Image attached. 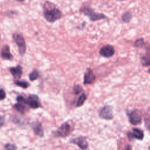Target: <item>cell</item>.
Returning a JSON list of instances; mask_svg holds the SVG:
<instances>
[{"label":"cell","instance_id":"cell-1","mask_svg":"<svg viewBox=\"0 0 150 150\" xmlns=\"http://www.w3.org/2000/svg\"><path fill=\"white\" fill-rule=\"evenodd\" d=\"M43 17L49 23H54L62 17V11L56 5L49 1H46L43 4Z\"/></svg>","mask_w":150,"mask_h":150},{"label":"cell","instance_id":"cell-2","mask_svg":"<svg viewBox=\"0 0 150 150\" xmlns=\"http://www.w3.org/2000/svg\"><path fill=\"white\" fill-rule=\"evenodd\" d=\"M80 11L85 16L88 17L90 21L91 22H96L107 18V16H105L104 13L96 12L93 9L89 7H84L81 9Z\"/></svg>","mask_w":150,"mask_h":150},{"label":"cell","instance_id":"cell-3","mask_svg":"<svg viewBox=\"0 0 150 150\" xmlns=\"http://www.w3.org/2000/svg\"><path fill=\"white\" fill-rule=\"evenodd\" d=\"M13 39L18 47L19 53L21 55L24 54L26 50V47L25 40L23 37L19 34L15 33L13 35Z\"/></svg>","mask_w":150,"mask_h":150},{"label":"cell","instance_id":"cell-4","mask_svg":"<svg viewBox=\"0 0 150 150\" xmlns=\"http://www.w3.org/2000/svg\"><path fill=\"white\" fill-rule=\"evenodd\" d=\"M71 131V125L68 122L63 123L56 131V135L61 137H65L69 135Z\"/></svg>","mask_w":150,"mask_h":150},{"label":"cell","instance_id":"cell-5","mask_svg":"<svg viewBox=\"0 0 150 150\" xmlns=\"http://www.w3.org/2000/svg\"><path fill=\"white\" fill-rule=\"evenodd\" d=\"M99 53L101 56L106 58H110L114 54L115 49L112 46L110 45H107L103 46L100 49Z\"/></svg>","mask_w":150,"mask_h":150},{"label":"cell","instance_id":"cell-6","mask_svg":"<svg viewBox=\"0 0 150 150\" xmlns=\"http://www.w3.org/2000/svg\"><path fill=\"white\" fill-rule=\"evenodd\" d=\"M99 116L103 119L111 120L113 118L112 112V107L109 105H106L103 107L99 113Z\"/></svg>","mask_w":150,"mask_h":150},{"label":"cell","instance_id":"cell-7","mask_svg":"<svg viewBox=\"0 0 150 150\" xmlns=\"http://www.w3.org/2000/svg\"><path fill=\"white\" fill-rule=\"evenodd\" d=\"M129 121L130 123L132 125H138L141 122L142 119L141 115L137 110H134L131 111L129 115Z\"/></svg>","mask_w":150,"mask_h":150},{"label":"cell","instance_id":"cell-8","mask_svg":"<svg viewBox=\"0 0 150 150\" xmlns=\"http://www.w3.org/2000/svg\"><path fill=\"white\" fill-rule=\"evenodd\" d=\"M27 104L32 108H38L40 105V102L39 97L36 95H30L26 99Z\"/></svg>","mask_w":150,"mask_h":150},{"label":"cell","instance_id":"cell-9","mask_svg":"<svg viewBox=\"0 0 150 150\" xmlns=\"http://www.w3.org/2000/svg\"><path fill=\"white\" fill-rule=\"evenodd\" d=\"M96 79V76L94 74L92 70L90 68H88L84 76L83 83L84 84H88L92 83Z\"/></svg>","mask_w":150,"mask_h":150},{"label":"cell","instance_id":"cell-10","mask_svg":"<svg viewBox=\"0 0 150 150\" xmlns=\"http://www.w3.org/2000/svg\"><path fill=\"white\" fill-rule=\"evenodd\" d=\"M71 142L74 144H76L82 149H84L88 146V142L84 137H80L76 138H74L71 141Z\"/></svg>","mask_w":150,"mask_h":150},{"label":"cell","instance_id":"cell-11","mask_svg":"<svg viewBox=\"0 0 150 150\" xmlns=\"http://www.w3.org/2000/svg\"><path fill=\"white\" fill-rule=\"evenodd\" d=\"M10 71L15 79H19L22 74V68L18 65L15 67H11Z\"/></svg>","mask_w":150,"mask_h":150},{"label":"cell","instance_id":"cell-12","mask_svg":"<svg viewBox=\"0 0 150 150\" xmlns=\"http://www.w3.org/2000/svg\"><path fill=\"white\" fill-rule=\"evenodd\" d=\"M33 129L35 132V133L39 135V137H43V128L42 126V124L40 122L37 121L35 123H33L32 125Z\"/></svg>","mask_w":150,"mask_h":150},{"label":"cell","instance_id":"cell-13","mask_svg":"<svg viewBox=\"0 0 150 150\" xmlns=\"http://www.w3.org/2000/svg\"><path fill=\"white\" fill-rule=\"evenodd\" d=\"M131 137H134L135 139L142 140L144 138V135L142 130L138 128H134L132 129V132L131 134Z\"/></svg>","mask_w":150,"mask_h":150},{"label":"cell","instance_id":"cell-14","mask_svg":"<svg viewBox=\"0 0 150 150\" xmlns=\"http://www.w3.org/2000/svg\"><path fill=\"white\" fill-rule=\"evenodd\" d=\"M1 56L5 59H12L13 56L10 52L9 47L8 46L5 45L1 50Z\"/></svg>","mask_w":150,"mask_h":150},{"label":"cell","instance_id":"cell-15","mask_svg":"<svg viewBox=\"0 0 150 150\" xmlns=\"http://www.w3.org/2000/svg\"><path fill=\"white\" fill-rule=\"evenodd\" d=\"M132 14L129 12H125L121 15V20L123 22L129 23L132 19Z\"/></svg>","mask_w":150,"mask_h":150},{"label":"cell","instance_id":"cell-16","mask_svg":"<svg viewBox=\"0 0 150 150\" xmlns=\"http://www.w3.org/2000/svg\"><path fill=\"white\" fill-rule=\"evenodd\" d=\"M134 46L135 47H138V48H142L144 46H145V43L144 42V39L142 38H138V39H137L134 43Z\"/></svg>","mask_w":150,"mask_h":150},{"label":"cell","instance_id":"cell-17","mask_svg":"<svg viewBox=\"0 0 150 150\" xmlns=\"http://www.w3.org/2000/svg\"><path fill=\"white\" fill-rule=\"evenodd\" d=\"M13 107L19 112L21 113H23L25 111V107L23 105V104L18 103L17 104H15L13 106Z\"/></svg>","mask_w":150,"mask_h":150},{"label":"cell","instance_id":"cell-18","mask_svg":"<svg viewBox=\"0 0 150 150\" xmlns=\"http://www.w3.org/2000/svg\"><path fill=\"white\" fill-rule=\"evenodd\" d=\"M87 98V96L86 95L84 94V93H83L80 95V96L79 97L78 100H77V107H80V106H81L83 103H84V101H86Z\"/></svg>","mask_w":150,"mask_h":150},{"label":"cell","instance_id":"cell-19","mask_svg":"<svg viewBox=\"0 0 150 150\" xmlns=\"http://www.w3.org/2000/svg\"><path fill=\"white\" fill-rule=\"evenodd\" d=\"M39 72L36 70H33L30 74H29V79L31 81H34L37 79L39 77Z\"/></svg>","mask_w":150,"mask_h":150},{"label":"cell","instance_id":"cell-20","mask_svg":"<svg viewBox=\"0 0 150 150\" xmlns=\"http://www.w3.org/2000/svg\"><path fill=\"white\" fill-rule=\"evenodd\" d=\"M15 83L16 85H18V86H19L22 87V88H27V87L29 86V83H28L27 81H19V80H16V81H15Z\"/></svg>","mask_w":150,"mask_h":150},{"label":"cell","instance_id":"cell-21","mask_svg":"<svg viewBox=\"0 0 150 150\" xmlns=\"http://www.w3.org/2000/svg\"><path fill=\"white\" fill-rule=\"evenodd\" d=\"M141 63L144 66H148L149 65V56H143L141 59Z\"/></svg>","mask_w":150,"mask_h":150},{"label":"cell","instance_id":"cell-22","mask_svg":"<svg viewBox=\"0 0 150 150\" xmlns=\"http://www.w3.org/2000/svg\"><path fill=\"white\" fill-rule=\"evenodd\" d=\"M81 90H82V88L79 85H76L73 88V91L76 94H79Z\"/></svg>","mask_w":150,"mask_h":150},{"label":"cell","instance_id":"cell-23","mask_svg":"<svg viewBox=\"0 0 150 150\" xmlns=\"http://www.w3.org/2000/svg\"><path fill=\"white\" fill-rule=\"evenodd\" d=\"M16 99H17V101L20 103H22V104H27L26 99L25 97H22V96H18Z\"/></svg>","mask_w":150,"mask_h":150},{"label":"cell","instance_id":"cell-24","mask_svg":"<svg viewBox=\"0 0 150 150\" xmlns=\"http://www.w3.org/2000/svg\"><path fill=\"white\" fill-rule=\"evenodd\" d=\"M5 148L6 149L8 150H15L16 149V147L13 145H12V144H7L6 146H5Z\"/></svg>","mask_w":150,"mask_h":150},{"label":"cell","instance_id":"cell-25","mask_svg":"<svg viewBox=\"0 0 150 150\" xmlns=\"http://www.w3.org/2000/svg\"><path fill=\"white\" fill-rule=\"evenodd\" d=\"M5 97H6V94L4 90L2 89H0V100L4 99Z\"/></svg>","mask_w":150,"mask_h":150},{"label":"cell","instance_id":"cell-26","mask_svg":"<svg viewBox=\"0 0 150 150\" xmlns=\"http://www.w3.org/2000/svg\"><path fill=\"white\" fill-rule=\"evenodd\" d=\"M125 150H131V148L129 145H127L126 148H125Z\"/></svg>","mask_w":150,"mask_h":150},{"label":"cell","instance_id":"cell-27","mask_svg":"<svg viewBox=\"0 0 150 150\" xmlns=\"http://www.w3.org/2000/svg\"><path fill=\"white\" fill-rule=\"evenodd\" d=\"M18 1H23V0H18Z\"/></svg>","mask_w":150,"mask_h":150},{"label":"cell","instance_id":"cell-28","mask_svg":"<svg viewBox=\"0 0 150 150\" xmlns=\"http://www.w3.org/2000/svg\"><path fill=\"white\" fill-rule=\"evenodd\" d=\"M121 1H125V0H121Z\"/></svg>","mask_w":150,"mask_h":150}]
</instances>
